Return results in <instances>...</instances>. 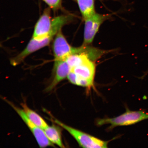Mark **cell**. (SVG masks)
<instances>
[{
	"label": "cell",
	"mask_w": 148,
	"mask_h": 148,
	"mask_svg": "<svg viewBox=\"0 0 148 148\" xmlns=\"http://www.w3.org/2000/svg\"><path fill=\"white\" fill-rule=\"evenodd\" d=\"M77 1L84 19L95 13V0H77Z\"/></svg>",
	"instance_id": "8fae6325"
},
{
	"label": "cell",
	"mask_w": 148,
	"mask_h": 148,
	"mask_svg": "<svg viewBox=\"0 0 148 148\" xmlns=\"http://www.w3.org/2000/svg\"><path fill=\"white\" fill-rule=\"evenodd\" d=\"M52 20L50 10L46 9L35 25L32 38L41 40L50 36H55L60 30L56 27H51Z\"/></svg>",
	"instance_id": "277c9868"
},
{
	"label": "cell",
	"mask_w": 148,
	"mask_h": 148,
	"mask_svg": "<svg viewBox=\"0 0 148 148\" xmlns=\"http://www.w3.org/2000/svg\"><path fill=\"white\" fill-rule=\"evenodd\" d=\"M21 105L29 119L37 126L44 130L49 126L43 118L34 111L29 108L25 102L22 103Z\"/></svg>",
	"instance_id": "30bf717a"
},
{
	"label": "cell",
	"mask_w": 148,
	"mask_h": 148,
	"mask_svg": "<svg viewBox=\"0 0 148 148\" xmlns=\"http://www.w3.org/2000/svg\"><path fill=\"white\" fill-rule=\"evenodd\" d=\"M55 61L66 60L70 56L76 53L77 48L69 45L63 34L62 30L56 35L53 43Z\"/></svg>",
	"instance_id": "52a82bcc"
},
{
	"label": "cell",
	"mask_w": 148,
	"mask_h": 148,
	"mask_svg": "<svg viewBox=\"0 0 148 148\" xmlns=\"http://www.w3.org/2000/svg\"><path fill=\"white\" fill-rule=\"evenodd\" d=\"M7 101L17 113L18 115L20 116L29 128L30 129L40 147L44 148L48 147H55L54 144L52 143L46 136L43 130L37 126L35 124L32 123L27 117L23 109L16 107L13 103L8 101Z\"/></svg>",
	"instance_id": "5b68a950"
},
{
	"label": "cell",
	"mask_w": 148,
	"mask_h": 148,
	"mask_svg": "<svg viewBox=\"0 0 148 148\" xmlns=\"http://www.w3.org/2000/svg\"><path fill=\"white\" fill-rule=\"evenodd\" d=\"M43 130L46 136L52 143L61 148L65 147L62 141V131L58 125L54 124L49 125Z\"/></svg>",
	"instance_id": "9c48e42d"
},
{
	"label": "cell",
	"mask_w": 148,
	"mask_h": 148,
	"mask_svg": "<svg viewBox=\"0 0 148 148\" xmlns=\"http://www.w3.org/2000/svg\"><path fill=\"white\" fill-rule=\"evenodd\" d=\"M51 121L66 130L83 148H107L109 142L104 141L82 131L65 124L58 120L51 118Z\"/></svg>",
	"instance_id": "3957f363"
},
{
	"label": "cell",
	"mask_w": 148,
	"mask_h": 148,
	"mask_svg": "<svg viewBox=\"0 0 148 148\" xmlns=\"http://www.w3.org/2000/svg\"><path fill=\"white\" fill-rule=\"evenodd\" d=\"M71 69L65 60L55 61L52 77L45 91L49 92L54 89L59 83L67 77Z\"/></svg>",
	"instance_id": "ba28073f"
},
{
	"label": "cell",
	"mask_w": 148,
	"mask_h": 148,
	"mask_svg": "<svg viewBox=\"0 0 148 148\" xmlns=\"http://www.w3.org/2000/svg\"><path fill=\"white\" fill-rule=\"evenodd\" d=\"M148 73V71H147V73H146V75H147V74Z\"/></svg>",
	"instance_id": "4fadbf2b"
},
{
	"label": "cell",
	"mask_w": 148,
	"mask_h": 148,
	"mask_svg": "<svg viewBox=\"0 0 148 148\" xmlns=\"http://www.w3.org/2000/svg\"><path fill=\"white\" fill-rule=\"evenodd\" d=\"M148 119V113L143 110L133 111L127 109L124 113L116 117L98 119L96 123L99 126L110 125L108 129L110 130L116 127L134 125Z\"/></svg>",
	"instance_id": "7a4b0ae2"
},
{
	"label": "cell",
	"mask_w": 148,
	"mask_h": 148,
	"mask_svg": "<svg viewBox=\"0 0 148 148\" xmlns=\"http://www.w3.org/2000/svg\"><path fill=\"white\" fill-rule=\"evenodd\" d=\"M108 17L107 15L96 12L92 16L84 19L85 26L83 45H88L92 43L101 24Z\"/></svg>",
	"instance_id": "8992f818"
},
{
	"label": "cell",
	"mask_w": 148,
	"mask_h": 148,
	"mask_svg": "<svg viewBox=\"0 0 148 148\" xmlns=\"http://www.w3.org/2000/svg\"><path fill=\"white\" fill-rule=\"evenodd\" d=\"M50 8L53 10L60 8L62 3V0H43Z\"/></svg>",
	"instance_id": "7c38bea8"
},
{
	"label": "cell",
	"mask_w": 148,
	"mask_h": 148,
	"mask_svg": "<svg viewBox=\"0 0 148 148\" xmlns=\"http://www.w3.org/2000/svg\"><path fill=\"white\" fill-rule=\"evenodd\" d=\"M68 79L74 85L88 88L94 86L96 66L94 61L88 58L76 66L71 68Z\"/></svg>",
	"instance_id": "6da1fadb"
}]
</instances>
